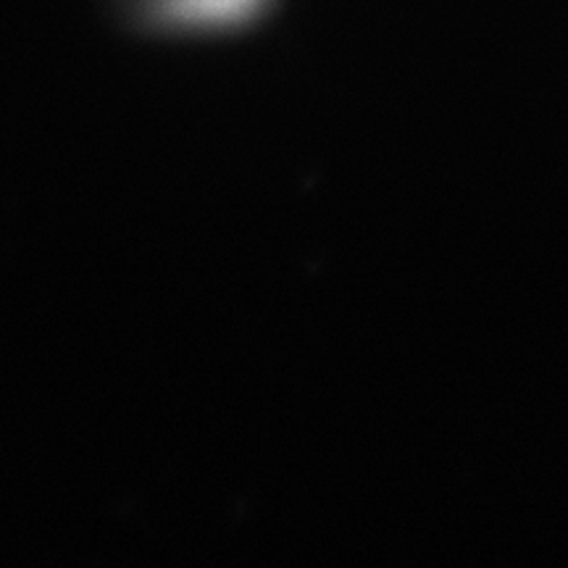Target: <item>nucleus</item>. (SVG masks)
<instances>
[{
    "instance_id": "f257e3e1",
    "label": "nucleus",
    "mask_w": 568,
    "mask_h": 568,
    "mask_svg": "<svg viewBox=\"0 0 568 568\" xmlns=\"http://www.w3.org/2000/svg\"><path fill=\"white\" fill-rule=\"evenodd\" d=\"M264 0H159L161 19L184 27H230L251 19Z\"/></svg>"
}]
</instances>
